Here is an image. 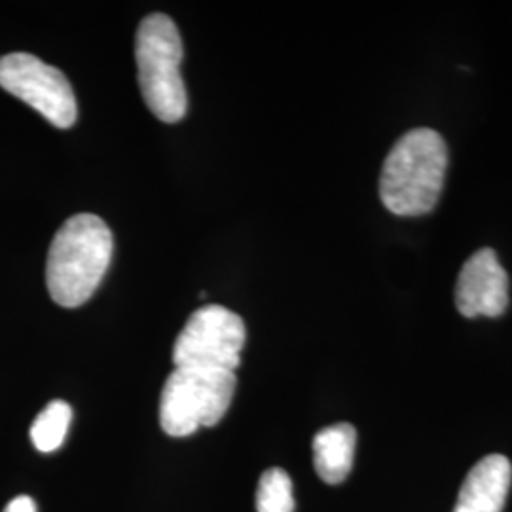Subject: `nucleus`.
Instances as JSON below:
<instances>
[{
  "label": "nucleus",
  "mask_w": 512,
  "mask_h": 512,
  "mask_svg": "<svg viewBox=\"0 0 512 512\" xmlns=\"http://www.w3.org/2000/svg\"><path fill=\"white\" fill-rule=\"evenodd\" d=\"M456 306L467 319L499 317L507 311L509 275L494 249H478L463 264L456 285Z\"/></svg>",
  "instance_id": "7"
},
{
  "label": "nucleus",
  "mask_w": 512,
  "mask_h": 512,
  "mask_svg": "<svg viewBox=\"0 0 512 512\" xmlns=\"http://www.w3.org/2000/svg\"><path fill=\"white\" fill-rule=\"evenodd\" d=\"M256 511L294 512L293 480L283 469L272 467L260 476L256 488Z\"/></svg>",
  "instance_id": "11"
},
{
  "label": "nucleus",
  "mask_w": 512,
  "mask_h": 512,
  "mask_svg": "<svg viewBox=\"0 0 512 512\" xmlns=\"http://www.w3.org/2000/svg\"><path fill=\"white\" fill-rule=\"evenodd\" d=\"M4 512H37V503L29 495H18L6 505Z\"/></svg>",
  "instance_id": "12"
},
{
  "label": "nucleus",
  "mask_w": 512,
  "mask_h": 512,
  "mask_svg": "<svg viewBox=\"0 0 512 512\" xmlns=\"http://www.w3.org/2000/svg\"><path fill=\"white\" fill-rule=\"evenodd\" d=\"M245 346V323L224 306H205L190 315L173 346L175 368L236 372Z\"/></svg>",
  "instance_id": "5"
},
{
  "label": "nucleus",
  "mask_w": 512,
  "mask_h": 512,
  "mask_svg": "<svg viewBox=\"0 0 512 512\" xmlns=\"http://www.w3.org/2000/svg\"><path fill=\"white\" fill-rule=\"evenodd\" d=\"M135 59L139 86L150 112L167 124L183 120L188 93L181 76L183 40L175 21L165 14L143 19L135 38Z\"/></svg>",
  "instance_id": "3"
},
{
  "label": "nucleus",
  "mask_w": 512,
  "mask_h": 512,
  "mask_svg": "<svg viewBox=\"0 0 512 512\" xmlns=\"http://www.w3.org/2000/svg\"><path fill=\"white\" fill-rule=\"evenodd\" d=\"M448 169V147L431 128L410 129L393 145L380 175V198L397 217L435 209Z\"/></svg>",
  "instance_id": "1"
},
{
  "label": "nucleus",
  "mask_w": 512,
  "mask_h": 512,
  "mask_svg": "<svg viewBox=\"0 0 512 512\" xmlns=\"http://www.w3.org/2000/svg\"><path fill=\"white\" fill-rule=\"evenodd\" d=\"M357 431L351 423H336L313 437V465L327 484H342L353 469Z\"/></svg>",
  "instance_id": "9"
},
{
  "label": "nucleus",
  "mask_w": 512,
  "mask_h": 512,
  "mask_svg": "<svg viewBox=\"0 0 512 512\" xmlns=\"http://www.w3.org/2000/svg\"><path fill=\"white\" fill-rule=\"evenodd\" d=\"M114 239L105 220L82 213L65 220L48 253L46 285L55 304L78 308L107 274Z\"/></svg>",
  "instance_id": "2"
},
{
  "label": "nucleus",
  "mask_w": 512,
  "mask_h": 512,
  "mask_svg": "<svg viewBox=\"0 0 512 512\" xmlns=\"http://www.w3.org/2000/svg\"><path fill=\"white\" fill-rule=\"evenodd\" d=\"M73 421V408L65 401H52L31 425V442L38 452L50 454L63 446Z\"/></svg>",
  "instance_id": "10"
},
{
  "label": "nucleus",
  "mask_w": 512,
  "mask_h": 512,
  "mask_svg": "<svg viewBox=\"0 0 512 512\" xmlns=\"http://www.w3.org/2000/svg\"><path fill=\"white\" fill-rule=\"evenodd\" d=\"M512 465L501 454L480 459L465 476L454 512H501L511 490Z\"/></svg>",
  "instance_id": "8"
},
{
  "label": "nucleus",
  "mask_w": 512,
  "mask_h": 512,
  "mask_svg": "<svg viewBox=\"0 0 512 512\" xmlns=\"http://www.w3.org/2000/svg\"><path fill=\"white\" fill-rule=\"evenodd\" d=\"M0 88L33 107L55 128H71L76 122L78 107L67 76L37 55L16 52L0 57Z\"/></svg>",
  "instance_id": "6"
},
{
  "label": "nucleus",
  "mask_w": 512,
  "mask_h": 512,
  "mask_svg": "<svg viewBox=\"0 0 512 512\" xmlns=\"http://www.w3.org/2000/svg\"><path fill=\"white\" fill-rule=\"evenodd\" d=\"M236 372L209 368H175L160 397V425L169 437H188L200 427L217 425L228 412Z\"/></svg>",
  "instance_id": "4"
}]
</instances>
